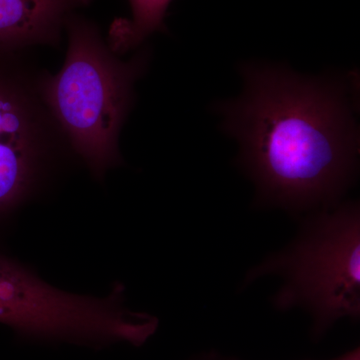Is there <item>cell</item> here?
<instances>
[{"label": "cell", "instance_id": "obj_1", "mask_svg": "<svg viewBox=\"0 0 360 360\" xmlns=\"http://www.w3.org/2000/svg\"><path fill=\"white\" fill-rule=\"evenodd\" d=\"M243 94L219 104L222 129L260 205L293 213L329 210L356 176L359 135L347 84L283 65H243Z\"/></svg>", "mask_w": 360, "mask_h": 360}, {"label": "cell", "instance_id": "obj_2", "mask_svg": "<svg viewBox=\"0 0 360 360\" xmlns=\"http://www.w3.org/2000/svg\"><path fill=\"white\" fill-rule=\"evenodd\" d=\"M65 27V65L56 75L42 73L40 94L68 146L101 177L120 162L118 139L150 53L143 49L122 60L94 23L75 13Z\"/></svg>", "mask_w": 360, "mask_h": 360}, {"label": "cell", "instance_id": "obj_3", "mask_svg": "<svg viewBox=\"0 0 360 360\" xmlns=\"http://www.w3.org/2000/svg\"><path fill=\"white\" fill-rule=\"evenodd\" d=\"M277 274L284 285L277 309L300 307L314 319L321 336L333 322L360 314V214L355 202L321 210L307 219L290 248L248 272L246 283Z\"/></svg>", "mask_w": 360, "mask_h": 360}, {"label": "cell", "instance_id": "obj_4", "mask_svg": "<svg viewBox=\"0 0 360 360\" xmlns=\"http://www.w3.org/2000/svg\"><path fill=\"white\" fill-rule=\"evenodd\" d=\"M122 288L108 298L70 295L0 255V322L20 335L82 343L134 345L142 326L124 309Z\"/></svg>", "mask_w": 360, "mask_h": 360}, {"label": "cell", "instance_id": "obj_5", "mask_svg": "<svg viewBox=\"0 0 360 360\" xmlns=\"http://www.w3.org/2000/svg\"><path fill=\"white\" fill-rule=\"evenodd\" d=\"M22 51H0V141L58 127L40 94V77Z\"/></svg>", "mask_w": 360, "mask_h": 360}, {"label": "cell", "instance_id": "obj_6", "mask_svg": "<svg viewBox=\"0 0 360 360\" xmlns=\"http://www.w3.org/2000/svg\"><path fill=\"white\" fill-rule=\"evenodd\" d=\"M92 0H0V51L56 46L70 14Z\"/></svg>", "mask_w": 360, "mask_h": 360}, {"label": "cell", "instance_id": "obj_7", "mask_svg": "<svg viewBox=\"0 0 360 360\" xmlns=\"http://www.w3.org/2000/svg\"><path fill=\"white\" fill-rule=\"evenodd\" d=\"M131 18H120L110 27L108 45L116 54L141 46L149 35L165 32V18L172 0H129Z\"/></svg>", "mask_w": 360, "mask_h": 360}, {"label": "cell", "instance_id": "obj_8", "mask_svg": "<svg viewBox=\"0 0 360 360\" xmlns=\"http://www.w3.org/2000/svg\"><path fill=\"white\" fill-rule=\"evenodd\" d=\"M333 360H360L359 348H355L347 354L341 355L338 359Z\"/></svg>", "mask_w": 360, "mask_h": 360}, {"label": "cell", "instance_id": "obj_9", "mask_svg": "<svg viewBox=\"0 0 360 360\" xmlns=\"http://www.w3.org/2000/svg\"><path fill=\"white\" fill-rule=\"evenodd\" d=\"M198 360H232L229 359H224V357L219 356V355L208 354L202 356V359Z\"/></svg>", "mask_w": 360, "mask_h": 360}]
</instances>
